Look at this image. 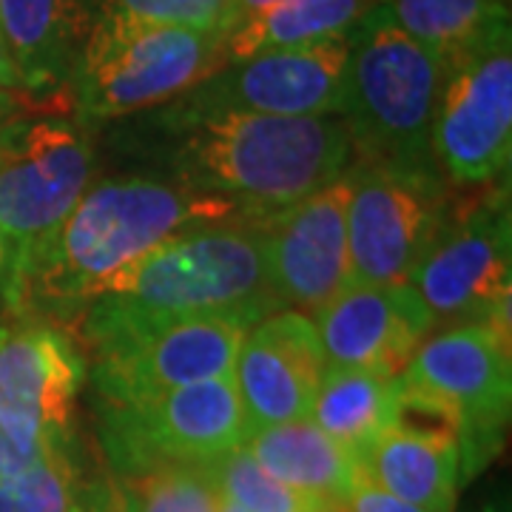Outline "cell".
<instances>
[{
  "instance_id": "6da1fadb",
  "label": "cell",
  "mask_w": 512,
  "mask_h": 512,
  "mask_svg": "<svg viewBox=\"0 0 512 512\" xmlns=\"http://www.w3.org/2000/svg\"><path fill=\"white\" fill-rule=\"evenodd\" d=\"M239 217L248 214L237 202L180 180H100L83 191L52 237L12 265L3 299L15 316L60 325L72 313L86 311L103 282L165 239Z\"/></svg>"
},
{
  "instance_id": "7a4b0ae2",
  "label": "cell",
  "mask_w": 512,
  "mask_h": 512,
  "mask_svg": "<svg viewBox=\"0 0 512 512\" xmlns=\"http://www.w3.org/2000/svg\"><path fill=\"white\" fill-rule=\"evenodd\" d=\"M282 311L265 256V220L208 222L174 234L103 282L80 313L83 342L100 353L151 330L222 319L254 328Z\"/></svg>"
},
{
  "instance_id": "3957f363",
  "label": "cell",
  "mask_w": 512,
  "mask_h": 512,
  "mask_svg": "<svg viewBox=\"0 0 512 512\" xmlns=\"http://www.w3.org/2000/svg\"><path fill=\"white\" fill-rule=\"evenodd\" d=\"M177 180L268 220L336 183L353 163L342 117H271L245 111L168 114Z\"/></svg>"
},
{
  "instance_id": "277c9868",
  "label": "cell",
  "mask_w": 512,
  "mask_h": 512,
  "mask_svg": "<svg viewBox=\"0 0 512 512\" xmlns=\"http://www.w3.org/2000/svg\"><path fill=\"white\" fill-rule=\"evenodd\" d=\"M228 66L220 32H194L103 12L72 77L83 123L117 120L174 103Z\"/></svg>"
},
{
  "instance_id": "5b68a950",
  "label": "cell",
  "mask_w": 512,
  "mask_h": 512,
  "mask_svg": "<svg viewBox=\"0 0 512 512\" xmlns=\"http://www.w3.org/2000/svg\"><path fill=\"white\" fill-rule=\"evenodd\" d=\"M444 66L373 6L350 32L342 120L353 157L430 160Z\"/></svg>"
},
{
  "instance_id": "8992f818",
  "label": "cell",
  "mask_w": 512,
  "mask_h": 512,
  "mask_svg": "<svg viewBox=\"0 0 512 512\" xmlns=\"http://www.w3.org/2000/svg\"><path fill=\"white\" fill-rule=\"evenodd\" d=\"M407 282L433 313V328L487 322L512 333L510 183L487 185L467 202L450 200Z\"/></svg>"
},
{
  "instance_id": "52a82bcc",
  "label": "cell",
  "mask_w": 512,
  "mask_h": 512,
  "mask_svg": "<svg viewBox=\"0 0 512 512\" xmlns=\"http://www.w3.org/2000/svg\"><path fill=\"white\" fill-rule=\"evenodd\" d=\"M345 183L350 282H407L453 200L436 160L353 157Z\"/></svg>"
},
{
  "instance_id": "ba28073f",
  "label": "cell",
  "mask_w": 512,
  "mask_h": 512,
  "mask_svg": "<svg viewBox=\"0 0 512 512\" xmlns=\"http://www.w3.org/2000/svg\"><path fill=\"white\" fill-rule=\"evenodd\" d=\"M512 333L487 322L427 336L402 379L447 404L458 419L461 481L478 476L501 450L512 413Z\"/></svg>"
},
{
  "instance_id": "9c48e42d",
  "label": "cell",
  "mask_w": 512,
  "mask_h": 512,
  "mask_svg": "<svg viewBox=\"0 0 512 512\" xmlns=\"http://www.w3.org/2000/svg\"><path fill=\"white\" fill-rule=\"evenodd\" d=\"M100 436L120 476L157 464H208L248 441L234 376L106 404Z\"/></svg>"
},
{
  "instance_id": "30bf717a",
  "label": "cell",
  "mask_w": 512,
  "mask_h": 512,
  "mask_svg": "<svg viewBox=\"0 0 512 512\" xmlns=\"http://www.w3.org/2000/svg\"><path fill=\"white\" fill-rule=\"evenodd\" d=\"M94 151L83 126L26 114L0 134V234L12 265L69 217L92 185Z\"/></svg>"
},
{
  "instance_id": "8fae6325",
  "label": "cell",
  "mask_w": 512,
  "mask_h": 512,
  "mask_svg": "<svg viewBox=\"0 0 512 512\" xmlns=\"http://www.w3.org/2000/svg\"><path fill=\"white\" fill-rule=\"evenodd\" d=\"M430 148L444 180L458 188L507 180L512 163V32L444 66Z\"/></svg>"
},
{
  "instance_id": "7c38bea8",
  "label": "cell",
  "mask_w": 512,
  "mask_h": 512,
  "mask_svg": "<svg viewBox=\"0 0 512 512\" xmlns=\"http://www.w3.org/2000/svg\"><path fill=\"white\" fill-rule=\"evenodd\" d=\"M86 359L60 325L15 316L0 322V430L32 461L72 447V413Z\"/></svg>"
},
{
  "instance_id": "4fadbf2b",
  "label": "cell",
  "mask_w": 512,
  "mask_h": 512,
  "mask_svg": "<svg viewBox=\"0 0 512 512\" xmlns=\"http://www.w3.org/2000/svg\"><path fill=\"white\" fill-rule=\"evenodd\" d=\"M350 35L228 63L177 97L168 114L245 111L271 117H342Z\"/></svg>"
},
{
  "instance_id": "5bb4252c",
  "label": "cell",
  "mask_w": 512,
  "mask_h": 512,
  "mask_svg": "<svg viewBox=\"0 0 512 512\" xmlns=\"http://www.w3.org/2000/svg\"><path fill=\"white\" fill-rule=\"evenodd\" d=\"M265 256L271 288L282 311L311 316L348 285L345 174L265 220Z\"/></svg>"
},
{
  "instance_id": "9a60e30c",
  "label": "cell",
  "mask_w": 512,
  "mask_h": 512,
  "mask_svg": "<svg viewBox=\"0 0 512 512\" xmlns=\"http://www.w3.org/2000/svg\"><path fill=\"white\" fill-rule=\"evenodd\" d=\"M251 328L239 322L202 319L151 330L131 342L94 353V384L100 402L148 399L174 387L234 376L237 353Z\"/></svg>"
},
{
  "instance_id": "2e32d148",
  "label": "cell",
  "mask_w": 512,
  "mask_h": 512,
  "mask_svg": "<svg viewBox=\"0 0 512 512\" xmlns=\"http://www.w3.org/2000/svg\"><path fill=\"white\" fill-rule=\"evenodd\" d=\"M325 365L402 376L419 345L433 336V313L410 282H348L311 316Z\"/></svg>"
},
{
  "instance_id": "e0dca14e",
  "label": "cell",
  "mask_w": 512,
  "mask_h": 512,
  "mask_svg": "<svg viewBox=\"0 0 512 512\" xmlns=\"http://www.w3.org/2000/svg\"><path fill=\"white\" fill-rule=\"evenodd\" d=\"M325 353L308 313L276 311L245 333L234 365L248 436L308 419L325 373Z\"/></svg>"
},
{
  "instance_id": "ac0fdd59",
  "label": "cell",
  "mask_w": 512,
  "mask_h": 512,
  "mask_svg": "<svg viewBox=\"0 0 512 512\" xmlns=\"http://www.w3.org/2000/svg\"><path fill=\"white\" fill-rule=\"evenodd\" d=\"M100 9L103 0H0V37L18 66L23 92L40 103L69 94Z\"/></svg>"
},
{
  "instance_id": "d6986e66",
  "label": "cell",
  "mask_w": 512,
  "mask_h": 512,
  "mask_svg": "<svg viewBox=\"0 0 512 512\" xmlns=\"http://www.w3.org/2000/svg\"><path fill=\"white\" fill-rule=\"evenodd\" d=\"M245 447L276 481L311 504H345L362 478L356 456L311 419L256 430Z\"/></svg>"
},
{
  "instance_id": "ffe728a7",
  "label": "cell",
  "mask_w": 512,
  "mask_h": 512,
  "mask_svg": "<svg viewBox=\"0 0 512 512\" xmlns=\"http://www.w3.org/2000/svg\"><path fill=\"white\" fill-rule=\"evenodd\" d=\"M362 476L384 493L430 512H453L461 487V458L450 441H433L387 427L356 456Z\"/></svg>"
},
{
  "instance_id": "44dd1931",
  "label": "cell",
  "mask_w": 512,
  "mask_h": 512,
  "mask_svg": "<svg viewBox=\"0 0 512 512\" xmlns=\"http://www.w3.org/2000/svg\"><path fill=\"white\" fill-rule=\"evenodd\" d=\"M399 376L373 370L325 367L308 419L336 444L359 456L370 441L393 427Z\"/></svg>"
},
{
  "instance_id": "7402d4cb",
  "label": "cell",
  "mask_w": 512,
  "mask_h": 512,
  "mask_svg": "<svg viewBox=\"0 0 512 512\" xmlns=\"http://www.w3.org/2000/svg\"><path fill=\"white\" fill-rule=\"evenodd\" d=\"M376 6L441 66L512 32L510 0H376Z\"/></svg>"
},
{
  "instance_id": "603a6c76",
  "label": "cell",
  "mask_w": 512,
  "mask_h": 512,
  "mask_svg": "<svg viewBox=\"0 0 512 512\" xmlns=\"http://www.w3.org/2000/svg\"><path fill=\"white\" fill-rule=\"evenodd\" d=\"M376 0H288L222 37L228 63L350 35Z\"/></svg>"
},
{
  "instance_id": "cb8c5ba5",
  "label": "cell",
  "mask_w": 512,
  "mask_h": 512,
  "mask_svg": "<svg viewBox=\"0 0 512 512\" xmlns=\"http://www.w3.org/2000/svg\"><path fill=\"white\" fill-rule=\"evenodd\" d=\"M106 481L83 476L72 447L0 481V512H94Z\"/></svg>"
},
{
  "instance_id": "d4e9b609",
  "label": "cell",
  "mask_w": 512,
  "mask_h": 512,
  "mask_svg": "<svg viewBox=\"0 0 512 512\" xmlns=\"http://www.w3.org/2000/svg\"><path fill=\"white\" fill-rule=\"evenodd\" d=\"M123 512H217L220 490L205 464H157L120 476Z\"/></svg>"
},
{
  "instance_id": "484cf974",
  "label": "cell",
  "mask_w": 512,
  "mask_h": 512,
  "mask_svg": "<svg viewBox=\"0 0 512 512\" xmlns=\"http://www.w3.org/2000/svg\"><path fill=\"white\" fill-rule=\"evenodd\" d=\"M217 490L225 498L237 501L248 512H308L313 507L308 498L293 493L282 481H276L245 444L222 453L205 464Z\"/></svg>"
},
{
  "instance_id": "4316f807",
  "label": "cell",
  "mask_w": 512,
  "mask_h": 512,
  "mask_svg": "<svg viewBox=\"0 0 512 512\" xmlns=\"http://www.w3.org/2000/svg\"><path fill=\"white\" fill-rule=\"evenodd\" d=\"M228 0H103V12L123 18L180 26L194 32H220Z\"/></svg>"
},
{
  "instance_id": "83f0119b",
  "label": "cell",
  "mask_w": 512,
  "mask_h": 512,
  "mask_svg": "<svg viewBox=\"0 0 512 512\" xmlns=\"http://www.w3.org/2000/svg\"><path fill=\"white\" fill-rule=\"evenodd\" d=\"M345 504H348L350 512H430L410 504V501H402L396 495L384 493L382 487L370 484L365 476L359 478V484L353 487V493Z\"/></svg>"
},
{
  "instance_id": "f1b7e54d",
  "label": "cell",
  "mask_w": 512,
  "mask_h": 512,
  "mask_svg": "<svg viewBox=\"0 0 512 512\" xmlns=\"http://www.w3.org/2000/svg\"><path fill=\"white\" fill-rule=\"evenodd\" d=\"M279 3H288V0H228L225 6V18H222V37L228 35L231 29H237L239 23L256 18L268 9H274Z\"/></svg>"
},
{
  "instance_id": "f546056e",
  "label": "cell",
  "mask_w": 512,
  "mask_h": 512,
  "mask_svg": "<svg viewBox=\"0 0 512 512\" xmlns=\"http://www.w3.org/2000/svg\"><path fill=\"white\" fill-rule=\"evenodd\" d=\"M0 92H15V94H26L23 92V80H20L18 66L15 60L9 55L3 37H0Z\"/></svg>"
},
{
  "instance_id": "4dcf8cb0",
  "label": "cell",
  "mask_w": 512,
  "mask_h": 512,
  "mask_svg": "<svg viewBox=\"0 0 512 512\" xmlns=\"http://www.w3.org/2000/svg\"><path fill=\"white\" fill-rule=\"evenodd\" d=\"M26 111H23V94L15 92H0V134L12 126L15 120H20Z\"/></svg>"
},
{
  "instance_id": "1f68e13d",
  "label": "cell",
  "mask_w": 512,
  "mask_h": 512,
  "mask_svg": "<svg viewBox=\"0 0 512 512\" xmlns=\"http://www.w3.org/2000/svg\"><path fill=\"white\" fill-rule=\"evenodd\" d=\"M94 512H123V504H120V490H117V484L106 481V487H103V493H100V501H97Z\"/></svg>"
},
{
  "instance_id": "d6a6232c",
  "label": "cell",
  "mask_w": 512,
  "mask_h": 512,
  "mask_svg": "<svg viewBox=\"0 0 512 512\" xmlns=\"http://www.w3.org/2000/svg\"><path fill=\"white\" fill-rule=\"evenodd\" d=\"M9 276H12V251H9L6 239H3V234H0V299L6 296Z\"/></svg>"
},
{
  "instance_id": "836d02e7",
  "label": "cell",
  "mask_w": 512,
  "mask_h": 512,
  "mask_svg": "<svg viewBox=\"0 0 512 512\" xmlns=\"http://www.w3.org/2000/svg\"><path fill=\"white\" fill-rule=\"evenodd\" d=\"M481 512H510V498H507V493L495 495L481 507Z\"/></svg>"
},
{
  "instance_id": "e575fe53",
  "label": "cell",
  "mask_w": 512,
  "mask_h": 512,
  "mask_svg": "<svg viewBox=\"0 0 512 512\" xmlns=\"http://www.w3.org/2000/svg\"><path fill=\"white\" fill-rule=\"evenodd\" d=\"M217 512H248V510H242L237 501H231V498L220 495V501H217Z\"/></svg>"
},
{
  "instance_id": "d590c367",
  "label": "cell",
  "mask_w": 512,
  "mask_h": 512,
  "mask_svg": "<svg viewBox=\"0 0 512 512\" xmlns=\"http://www.w3.org/2000/svg\"><path fill=\"white\" fill-rule=\"evenodd\" d=\"M308 512H350L348 504H313Z\"/></svg>"
}]
</instances>
